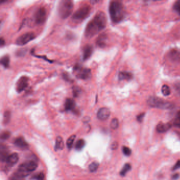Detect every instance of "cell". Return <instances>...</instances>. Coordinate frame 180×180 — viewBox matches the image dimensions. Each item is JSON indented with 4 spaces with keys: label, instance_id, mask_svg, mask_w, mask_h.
Returning <instances> with one entry per match:
<instances>
[{
    "label": "cell",
    "instance_id": "1",
    "mask_svg": "<svg viewBox=\"0 0 180 180\" xmlns=\"http://www.w3.org/2000/svg\"><path fill=\"white\" fill-rule=\"evenodd\" d=\"M107 25V18L103 12L100 11L87 23L85 28V35L87 38H91L100 33L105 28Z\"/></svg>",
    "mask_w": 180,
    "mask_h": 180
},
{
    "label": "cell",
    "instance_id": "2",
    "mask_svg": "<svg viewBox=\"0 0 180 180\" xmlns=\"http://www.w3.org/2000/svg\"><path fill=\"white\" fill-rule=\"evenodd\" d=\"M109 13L112 22L118 23L122 22L125 18V10L122 2L112 1L109 5Z\"/></svg>",
    "mask_w": 180,
    "mask_h": 180
},
{
    "label": "cell",
    "instance_id": "3",
    "mask_svg": "<svg viewBox=\"0 0 180 180\" xmlns=\"http://www.w3.org/2000/svg\"><path fill=\"white\" fill-rule=\"evenodd\" d=\"M38 167V164L33 160H30L24 162L19 166L18 169L15 174L17 175L25 178L28 176L31 172L35 171Z\"/></svg>",
    "mask_w": 180,
    "mask_h": 180
},
{
    "label": "cell",
    "instance_id": "4",
    "mask_svg": "<svg viewBox=\"0 0 180 180\" xmlns=\"http://www.w3.org/2000/svg\"><path fill=\"white\" fill-rule=\"evenodd\" d=\"M148 105L153 108L161 110H170L174 107V105L169 101L156 96H152L147 100Z\"/></svg>",
    "mask_w": 180,
    "mask_h": 180
},
{
    "label": "cell",
    "instance_id": "5",
    "mask_svg": "<svg viewBox=\"0 0 180 180\" xmlns=\"http://www.w3.org/2000/svg\"><path fill=\"white\" fill-rule=\"evenodd\" d=\"M74 8L73 1L69 0L61 1L58 5V15L61 18L65 19L70 15Z\"/></svg>",
    "mask_w": 180,
    "mask_h": 180
},
{
    "label": "cell",
    "instance_id": "6",
    "mask_svg": "<svg viewBox=\"0 0 180 180\" xmlns=\"http://www.w3.org/2000/svg\"><path fill=\"white\" fill-rule=\"evenodd\" d=\"M91 12V7L88 4H84L73 14L72 19L76 22H81L86 19Z\"/></svg>",
    "mask_w": 180,
    "mask_h": 180
},
{
    "label": "cell",
    "instance_id": "7",
    "mask_svg": "<svg viewBox=\"0 0 180 180\" xmlns=\"http://www.w3.org/2000/svg\"><path fill=\"white\" fill-rule=\"evenodd\" d=\"M74 71L77 78L82 80H87L91 77L90 69L87 68H83L81 65L76 64L74 67Z\"/></svg>",
    "mask_w": 180,
    "mask_h": 180
},
{
    "label": "cell",
    "instance_id": "8",
    "mask_svg": "<svg viewBox=\"0 0 180 180\" xmlns=\"http://www.w3.org/2000/svg\"><path fill=\"white\" fill-rule=\"evenodd\" d=\"M35 23L38 25L44 24L47 19V11L44 7H40L35 11L34 15Z\"/></svg>",
    "mask_w": 180,
    "mask_h": 180
},
{
    "label": "cell",
    "instance_id": "9",
    "mask_svg": "<svg viewBox=\"0 0 180 180\" xmlns=\"http://www.w3.org/2000/svg\"><path fill=\"white\" fill-rule=\"evenodd\" d=\"M36 37L35 33L33 32H27L17 38L16 44L19 46H23L31 41Z\"/></svg>",
    "mask_w": 180,
    "mask_h": 180
},
{
    "label": "cell",
    "instance_id": "10",
    "mask_svg": "<svg viewBox=\"0 0 180 180\" xmlns=\"http://www.w3.org/2000/svg\"><path fill=\"white\" fill-rule=\"evenodd\" d=\"M29 79L26 76H23L18 80L15 84V89L18 93L25 90L29 85Z\"/></svg>",
    "mask_w": 180,
    "mask_h": 180
},
{
    "label": "cell",
    "instance_id": "11",
    "mask_svg": "<svg viewBox=\"0 0 180 180\" xmlns=\"http://www.w3.org/2000/svg\"><path fill=\"white\" fill-rule=\"evenodd\" d=\"M110 112V110L106 107H102L98 110L97 114V118L101 120H105L109 118Z\"/></svg>",
    "mask_w": 180,
    "mask_h": 180
},
{
    "label": "cell",
    "instance_id": "12",
    "mask_svg": "<svg viewBox=\"0 0 180 180\" xmlns=\"http://www.w3.org/2000/svg\"><path fill=\"white\" fill-rule=\"evenodd\" d=\"M19 155L16 153L10 154L5 161L7 167L11 168L13 166L15 165L19 161Z\"/></svg>",
    "mask_w": 180,
    "mask_h": 180
},
{
    "label": "cell",
    "instance_id": "13",
    "mask_svg": "<svg viewBox=\"0 0 180 180\" xmlns=\"http://www.w3.org/2000/svg\"><path fill=\"white\" fill-rule=\"evenodd\" d=\"M108 37L106 33H103L98 35L96 40V44L100 48H103L105 47L107 42Z\"/></svg>",
    "mask_w": 180,
    "mask_h": 180
},
{
    "label": "cell",
    "instance_id": "14",
    "mask_svg": "<svg viewBox=\"0 0 180 180\" xmlns=\"http://www.w3.org/2000/svg\"><path fill=\"white\" fill-rule=\"evenodd\" d=\"M93 47L90 44H87L84 46L83 50V60H87L90 58L93 53Z\"/></svg>",
    "mask_w": 180,
    "mask_h": 180
},
{
    "label": "cell",
    "instance_id": "15",
    "mask_svg": "<svg viewBox=\"0 0 180 180\" xmlns=\"http://www.w3.org/2000/svg\"><path fill=\"white\" fill-rule=\"evenodd\" d=\"M15 145L22 149H29V145L25 139L22 137H18L14 141Z\"/></svg>",
    "mask_w": 180,
    "mask_h": 180
},
{
    "label": "cell",
    "instance_id": "16",
    "mask_svg": "<svg viewBox=\"0 0 180 180\" xmlns=\"http://www.w3.org/2000/svg\"><path fill=\"white\" fill-rule=\"evenodd\" d=\"M76 106V105L74 100L71 98H67L64 103V110L66 111L75 110Z\"/></svg>",
    "mask_w": 180,
    "mask_h": 180
},
{
    "label": "cell",
    "instance_id": "17",
    "mask_svg": "<svg viewBox=\"0 0 180 180\" xmlns=\"http://www.w3.org/2000/svg\"><path fill=\"white\" fill-rule=\"evenodd\" d=\"M172 127L170 123H159L156 126V130L159 133H164L169 130Z\"/></svg>",
    "mask_w": 180,
    "mask_h": 180
},
{
    "label": "cell",
    "instance_id": "18",
    "mask_svg": "<svg viewBox=\"0 0 180 180\" xmlns=\"http://www.w3.org/2000/svg\"><path fill=\"white\" fill-rule=\"evenodd\" d=\"M133 78L132 74L129 71H120L118 74V79L119 80H130Z\"/></svg>",
    "mask_w": 180,
    "mask_h": 180
},
{
    "label": "cell",
    "instance_id": "19",
    "mask_svg": "<svg viewBox=\"0 0 180 180\" xmlns=\"http://www.w3.org/2000/svg\"><path fill=\"white\" fill-rule=\"evenodd\" d=\"M8 150L4 145L1 146L0 149V157L2 162L6 161L7 158L8 156Z\"/></svg>",
    "mask_w": 180,
    "mask_h": 180
},
{
    "label": "cell",
    "instance_id": "20",
    "mask_svg": "<svg viewBox=\"0 0 180 180\" xmlns=\"http://www.w3.org/2000/svg\"><path fill=\"white\" fill-rule=\"evenodd\" d=\"M64 147V143L63 141V139L61 136H58L56 139V145L54 149L56 151L57 150H62Z\"/></svg>",
    "mask_w": 180,
    "mask_h": 180
},
{
    "label": "cell",
    "instance_id": "21",
    "mask_svg": "<svg viewBox=\"0 0 180 180\" xmlns=\"http://www.w3.org/2000/svg\"><path fill=\"white\" fill-rule=\"evenodd\" d=\"M10 57L9 56L6 55L2 57L1 59V64L5 68H8L10 66Z\"/></svg>",
    "mask_w": 180,
    "mask_h": 180
},
{
    "label": "cell",
    "instance_id": "22",
    "mask_svg": "<svg viewBox=\"0 0 180 180\" xmlns=\"http://www.w3.org/2000/svg\"><path fill=\"white\" fill-rule=\"evenodd\" d=\"M132 166L129 163H126L123 167L122 169L120 171V175L122 176H125L127 173L131 170Z\"/></svg>",
    "mask_w": 180,
    "mask_h": 180
},
{
    "label": "cell",
    "instance_id": "23",
    "mask_svg": "<svg viewBox=\"0 0 180 180\" xmlns=\"http://www.w3.org/2000/svg\"><path fill=\"white\" fill-rule=\"evenodd\" d=\"M170 58L174 61L180 59V54L177 50H172L170 52Z\"/></svg>",
    "mask_w": 180,
    "mask_h": 180
},
{
    "label": "cell",
    "instance_id": "24",
    "mask_svg": "<svg viewBox=\"0 0 180 180\" xmlns=\"http://www.w3.org/2000/svg\"><path fill=\"white\" fill-rule=\"evenodd\" d=\"M85 145V141L83 139H80L78 140L75 145V149L77 151H80L84 147Z\"/></svg>",
    "mask_w": 180,
    "mask_h": 180
},
{
    "label": "cell",
    "instance_id": "25",
    "mask_svg": "<svg viewBox=\"0 0 180 180\" xmlns=\"http://www.w3.org/2000/svg\"><path fill=\"white\" fill-rule=\"evenodd\" d=\"M161 91L164 96H168L171 94V89L168 85H164L162 87Z\"/></svg>",
    "mask_w": 180,
    "mask_h": 180
},
{
    "label": "cell",
    "instance_id": "26",
    "mask_svg": "<svg viewBox=\"0 0 180 180\" xmlns=\"http://www.w3.org/2000/svg\"><path fill=\"white\" fill-rule=\"evenodd\" d=\"M75 139H76V135H73L68 139V140L67 141V146L69 149H70L73 147Z\"/></svg>",
    "mask_w": 180,
    "mask_h": 180
},
{
    "label": "cell",
    "instance_id": "27",
    "mask_svg": "<svg viewBox=\"0 0 180 180\" xmlns=\"http://www.w3.org/2000/svg\"><path fill=\"white\" fill-rule=\"evenodd\" d=\"M31 179L34 180H44V174L43 172H39L33 175L32 176Z\"/></svg>",
    "mask_w": 180,
    "mask_h": 180
},
{
    "label": "cell",
    "instance_id": "28",
    "mask_svg": "<svg viewBox=\"0 0 180 180\" xmlns=\"http://www.w3.org/2000/svg\"><path fill=\"white\" fill-rule=\"evenodd\" d=\"M11 119V113L10 111H6L3 115V123L5 124H8Z\"/></svg>",
    "mask_w": 180,
    "mask_h": 180
},
{
    "label": "cell",
    "instance_id": "29",
    "mask_svg": "<svg viewBox=\"0 0 180 180\" xmlns=\"http://www.w3.org/2000/svg\"><path fill=\"white\" fill-rule=\"evenodd\" d=\"M99 167V163L96 162H92L89 165V170L91 172H95Z\"/></svg>",
    "mask_w": 180,
    "mask_h": 180
},
{
    "label": "cell",
    "instance_id": "30",
    "mask_svg": "<svg viewBox=\"0 0 180 180\" xmlns=\"http://www.w3.org/2000/svg\"><path fill=\"white\" fill-rule=\"evenodd\" d=\"M81 93V89L78 86H74L73 87V93L74 97H78Z\"/></svg>",
    "mask_w": 180,
    "mask_h": 180
},
{
    "label": "cell",
    "instance_id": "31",
    "mask_svg": "<svg viewBox=\"0 0 180 180\" xmlns=\"http://www.w3.org/2000/svg\"><path fill=\"white\" fill-rule=\"evenodd\" d=\"M31 54L32 55V56H34L35 57H37V58H41V59H44V60H46L47 61H48V62H49V63H52V62H54V61L53 60H51L50 59H49L46 56H37V55H36L35 54V53H34V49H32V50H31Z\"/></svg>",
    "mask_w": 180,
    "mask_h": 180
},
{
    "label": "cell",
    "instance_id": "32",
    "mask_svg": "<svg viewBox=\"0 0 180 180\" xmlns=\"http://www.w3.org/2000/svg\"><path fill=\"white\" fill-rule=\"evenodd\" d=\"M119 126V122L117 118H113L110 123V127L113 129H116Z\"/></svg>",
    "mask_w": 180,
    "mask_h": 180
},
{
    "label": "cell",
    "instance_id": "33",
    "mask_svg": "<svg viewBox=\"0 0 180 180\" xmlns=\"http://www.w3.org/2000/svg\"><path fill=\"white\" fill-rule=\"evenodd\" d=\"M173 9L178 15H180V0L177 1L173 5Z\"/></svg>",
    "mask_w": 180,
    "mask_h": 180
},
{
    "label": "cell",
    "instance_id": "34",
    "mask_svg": "<svg viewBox=\"0 0 180 180\" xmlns=\"http://www.w3.org/2000/svg\"><path fill=\"white\" fill-rule=\"evenodd\" d=\"M174 126L180 129V112L176 115V118H175L173 122Z\"/></svg>",
    "mask_w": 180,
    "mask_h": 180
},
{
    "label": "cell",
    "instance_id": "35",
    "mask_svg": "<svg viewBox=\"0 0 180 180\" xmlns=\"http://www.w3.org/2000/svg\"><path fill=\"white\" fill-rule=\"evenodd\" d=\"M122 151L123 154H124L125 156H129L131 155L132 154V150L129 149V147L124 146L122 148Z\"/></svg>",
    "mask_w": 180,
    "mask_h": 180
},
{
    "label": "cell",
    "instance_id": "36",
    "mask_svg": "<svg viewBox=\"0 0 180 180\" xmlns=\"http://www.w3.org/2000/svg\"><path fill=\"white\" fill-rule=\"evenodd\" d=\"M27 49H25V48H22V49H20L19 50H17L16 52V55L17 56H19V57L25 56L27 52Z\"/></svg>",
    "mask_w": 180,
    "mask_h": 180
},
{
    "label": "cell",
    "instance_id": "37",
    "mask_svg": "<svg viewBox=\"0 0 180 180\" xmlns=\"http://www.w3.org/2000/svg\"><path fill=\"white\" fill-rule=\"evenodd\" d=\"M10 135L11 133L10 132H8V131H5V132H3L1 134V139H3V140H6V139H8L10 137Z\"/></svg>",
    "mask_w": 180,
    "mask_h": 180
},
{
    "label": "cell",
    "instance_id": "38",
    "mask_svg": "<svg viewBox=\"0 0 180 180\" xmlns=\"http://www.w3.org/2000/svg\"><path fill=\"white\" fill-rule=\"evenodd\" d=\"M62 78L64 79V80L67 81L68 82H70V83L73 82V80L71 79L69 75L68 74H67V73H62Z\"/></svg>",
    "mask_w": 180,
    "mask_h": 180
},
{
    "label": "cell",
    "instance_id": "39",
    "mask_svg": "<svg viewBox=\"0 0 180 180\" xmlns=\"http://www.w3.org/2000/svg\"><path fill=\"white\" fill-rule=\"evenodd\" d=\"M145 114L144 113H142L138 115L136 117L137 120L139 122V123H142L143 121V119L144 118Z\"/></svg>",
    "mask_w": 180,
    "mask_h": 180
},
{
    "label": "cell",
    "instance_id": "40",
    "mask_svg": "<svg viewBox=\"0 0 180 180\" xmlns=\"http://www.w3.org/2000/svg\"><path fill=\"white\" fill-rule=\"evenodd\" d=\"M10 180H25V178H22L21 176H18L15 173L11 177Z\"/></svg>",
    "mask_w": 180,
    "mask_h": 180
},
{
    "label": "cell",
    "instance_id": "41",
    "mask_svg": "<svg viewBox=\"0 0 180 180\" xmlns=\"http://www.w3.org/2000/svg\"><path fill=\"white\" fill-rule=\"evenodd\" d=\"M180 169V160H178L176 164L174 165V166L172 168V170L173 171H175V170H178Z\"/></svg>",
    "mask_w": 180,
    "mask_h": 180
},
{
    "label": "cell",
    "instance_id": "42",
    "mask_svg": "<svg viewBox=\"0 0 180 180\" xmlns=\"http://www.w3.org/2000/svg\"><path fill=\"white\" fill-rule=\"evenodd\" d=\"M118 147V143L117 142H114V143H113L111 146V149L113 150H115V149H117Z\"/></svg>",
    "mask_w": 180,
    "mask_h": 180
},
{
    "label": "cell",
    "instance_id": "43",
    "mask_svg": "<svg viewBox=\"0 0 180 180\" xmlns=\"http://www.w3.org/2000/svg\"><path fill=\"white\" fill-rule=\"evenodd\" d=\"M179 176L180 175L178 173H176V174H174L173 176H172V179L173 180H177L179 178Z\"/></svg>",
    "mask_w": 180,
    "mask_h": 180
},
{
    "label": "cell",
    "instance_id": "44",
    "mask_svg": "<svg viewBox=\"0 0 180 180\" xmlns=\"http://www.w3.org/2000/svg\"><path fill=\"white\" fill-rule=\"evenodd\" d=\"M5 42L3 38L1 37L0 38V46L1 47H3L5 45Z\"/></svg>",
    "mask_w": 180,
    "mask_h": 180
},
{
    "label": "cell",
    "instance_id": "45",
    "mask_svg": "<svg viewBox=\"0 0 180 180\" xmlns=\"http://www.w3.org/2000/svg\"><path fill=\"white\" fill-rule=\"evenodd\" d=\"M175 88H176V90L178 92V93L180 95V83H178L175 85Z\"/></svg>",
    "mask_w": 180,
    "mask_h": 180
}]
</instances>
